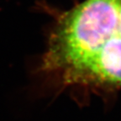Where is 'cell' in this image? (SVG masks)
I'll use <instances>...</instances> for the list:
<instances>
[{"instance_id":"cell-1","label":"cell","mask_w":121,"mask_h":121,"mask_svg":"<svg viewBox=\"0 0 121 121\" xmlns=\"http://www.w3.org/2000/svg\"><path fill=\"white\" fill-rule=\"evenodd\" d=\"M82 62L105 82L121 87V0L103 1L93 36L72 70Z\"/></svg>"}]
</instances>
